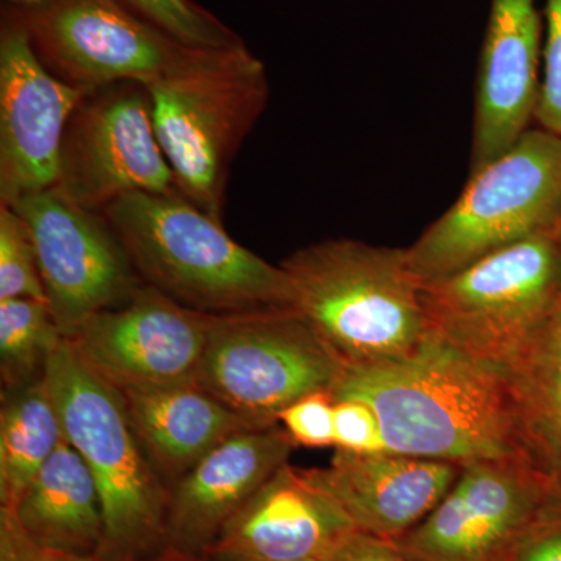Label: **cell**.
I'll list each match as a JSON object with an SVG mask.
<instances>
[{
    "mask_svg": "<svg viewBox=\"0 0 561 561\" xmlns=\"http://www.w3.org/2000/svg\"><path fill=\"white\" fill-rule=\"evenodd\" d=\"M331 397L367 402L378 415L387 453L457 465L524 461L545 470L504 370L435 335L401 359L345 368Z\"/></svg>",
    "mask_w": 561,
    "mask_h": 561,
    "instance_id": "cell-1",
    "label": "cell"
},
{
    "mask_svg": "<svg viewBox=\"0 0 561 561\" xmlns=\"http://www.w3.org/2000/svg\"><path fill=\"white\" fill-rule=\"evenodd\" d=\"M102 214L139 278L186 308L210 316L291 308L283 267L239 245L180 191L125 195Z\"/></svg>",
    "mask_w": 561,
    "mask_h": 561,
    "instance_id": "cell-2",
    "label": "cell"
},
{
    "mask_svg": "<svg viewBox=\"0 0 561 561\" xmlns=\"http://www.w3.org/2000/svg\"><path fill=\"white\" fill-rule=\"evenodd\" d=\"M279 265L289 276L291 308L345 368L401 359L431 335L405 249L330 239Z\"/></svg>",
    "mask_w": 561,
    "mask_h": 561,
    "instance_id": "cell-3",
    "label": "cell"
},
{
    "mask_svg": "<svg viewBox=\"0 0 561 561\" xmlns=\"http://www.w3.org/2000/svg\"><path fill=\"white\" fill-rule=\"evenodd\" d=\"M44 382L60 413L66 440L98 483L103 561H139L169 548V486L133 430L124 397L92 370L68 339L47 360Z\"/></svg>",
    "mask_w": 561,
    "mask_h": 561,
    "instance_id": "cell-4",
    "label": "cell"
},
{
    "mask_svg": "<svg viewBox=\"0 0 561 561\" xmlns=\"http://www.w3.org/2000/svg\"><path fill=\"white\" fill-rule=\"evenodd\" d=\"M146 88L176 187L221 221L232 161L271 98L264 62L247 46L202 49Z\"/></svg>",
    "mask_w": 561,
    "mask_h": 561,
    "instance_id": "cell-5",
    "label": "cell"
},
{
    "mask_svg": "<svg viewBox=\"0 0 561 561\" xmlns=\"http://www.w3.org/2000/svg\"><path fill=\"white\" fill-rule=\"evenodd\" d=\"M560 220L561 138L534 125L511 149L470 172L451 208L405 251L423 286L557 230Z\"/></svg>",
    "mask_w": 561,
    "mask_h": 561,
    "instance_id": "cell-6",
    "label": "cell"
},
{
    "mask_svg": "<svg viewBox=\"0 0 561 561\" xmlns=\"http://www.w3.org/2000/svg\"><path fill=\"white\" fill-rule=\"evenodd\" d=\"M561 301L556 230L541 232L421 286L432 335L504 370Z\"/></svg>",
    "mask_w": 561,
    "mask_h": 561,
    "instance_id": "cell-7",
    "label": "cell"
},
{
    "mask_svg": "<svg viewBox=\"0 0 561 561\" xmlns=\"http://www.w3.org/2000/svg\"><path fill=\"white\" fill-rule=\"evenodd\" d=\"M345 365L294 308L210 316L195 383L256 430L301 398L332 393Z\"/></svg>",
    "mask_w": 561,
    "mask_h": 561,
    "instance_id": "cell-8",
    "label": "cell"
},
{
    "mask_svg": "<svg viewBox=\"0 0 561 561\" xmlns=\"http://www.w3.org/2000/svg\"><path fill=\"white\" fill-rule=\"evenodd\" d=\"M7 10L27 28L43 65L84 90L128 81L147 87L202 50L144 20L122 0H49L35 9Z\"/></svg>",
    "mask_w": 561,
    "mask_h": 561,
    "instance_id": "cell-9",
    "label": "cell"
},
{
    "mask_svg": "<svg viewBox=\"0 0 561 561\" xmlns=\"http://www.w3.org/2000/svg\"><path fill=\"white\" fill-rule=\"evenodd\" d=\"M57 186L95 213L125 195L180 191L144 84H110L84 95L62 136Z\"/></svg>",
    "mask_w": 561,
    "mask_h": 561,
    "instance_id": "cell-10",
    "label": "cell"
},
{
    "mask_svg": "<svg viewBox=\"0 0 561 561\" xmlns=\"http://www.w3.org/2000/svg\"><path fill=\"white\" fill-rule=\"evenodd\" d=\"M10 206L31 230L47 305L66 339L142 286L103 214L73 202L60 187L33 192Z\"/></svg>",
    "mask_w": 561,
    "mask_h": 561,
    "instance_id": "cell-11",
    "label": "cell"
},
{
    "mask_svg": "<svg viewBox=\"0 0 561 561\" xmlns=\"http://www.w3.org/2000/svg\"><path fill=\"white\" fill-rule=\"evenodd\" d=\"M556 489L537 465H461L448 493L397 542L420 561H511Z\"/></svg>",
    "mask_w": 561,
    "mask_h": 561,
    "instance_id": "cell-12",
    "label": "cell"
},
{
    "mask_svg": "<svg viewBox=\"0 0 561 561\" xmlns=\"http://www.w3.org/2000/svg\"><path fill=\"white\" fill-rule=\"evenodd\" d=\"M92 90L50 72L13 11L0 25V205L57 186L62 136Z\"/></svg>",
    "mask_w": 561,
    "mask_h": 561,
    "instance_id": "cell-13",
    "label": "cell"
},
{
    "mask_svg": "<svg viewBox=\"0 0 561 561\" xmlns=\"http://www.w3.org/2000/svg\"><path fill=\"white\" fill-rule=\"evenodd\" d=\"M210 313L194 311L150 286L91 317L68 341L117 390L194 382Z\"/></svg>",
    "mask_w": 561,
    "mask_h": 561,
    "instance_id": "cell-14",
    "label": "cell"
},
{
    "mask_svg": "<svg viewBox=\"0 0 561 561\" xmlns=\"http://www.w3.org/2000/svg\"><path fill=\"white\" fill-rule=\"evenodd\" d=\"M542 39L537 0H491L476 81L470 172L511 149L534 124Z\"/></svg>",
    "mask_w": 561,
    "mask_h": 561,
    "instance_id": "cell-15",
    "label": "cell"
},
{
    "mask_svg": "<svg viewBox=\"0 0 561 561\" xmlns=\"http://www.w3.org/2000/svg\"><path fill=\"white\" fill-rule=\"evenodd\" d=\"M357 530L306 470L286 463L232 516L205 557L324 561Z\"/></svg>",
    "mask_w": 561,
    "mask_h": 561,
    "instance_id": "cell-16",
    "label": "cell"
},
{
    "mask_svg": "<svg viewBox=\"0 0 561 561\" xmlns=\"http://www.w3.org/2000/svg\"><path fill=\"white\" fill-rule=\"evenodd\" d=\"M297 448L283 427L231 435L169 490L171 548L205 557L232 516L289 463Z\"/></svg>",
    "mask_w": 561,
    "mask_h": 561,
    "instance_id": "cell-17",
    "label": "cell"
},
{
    "mask_svg": "<svg viewBox=\"0 0 561 561\" xmlns=\"http://www.w3.org/2000/svg\"><path fill=\"white\" fill-rule=\"evenodd\" d=\"M460 470L453 461L335 449L330 467L306 472L341 504L357 529L398 541L430 515Z\"/></svg>",
    "mask_w": 561,
    "mask_h": 561,
    "instance_id": "cell-18",
    "label": "cell"
},
{
    "mask_svg": "<svg viewBox=\"0 0 561 561\" xmlns=\"http://www.w3.org/2000/svg\"><path fill=\"white\" fill-rule=\"evenodd\" d=\"M121 393L133 430L169 490L221 442L256 430L195 382Z\"/></svg>",
    "mask_w": 561,
    "mask_h": 561,
    "instance_id": "cell-19",
    "label": "cell"
},
{
    "mask_svg": "<svg viewBox=\"0 0 561 561\" xmlns=\"http://www.w3.org/2000/svg\"><path fill=\"white\" fill-rule=\"evenodd\" d=\"M9 512L39 545L81 556L101 551V493L87 461L66 438Z\"/></svg>",
    "mask_w": 561,
    "mask_h": 561,
    "instance_id": "cell-20",
    "label": "cell"
},
{
    "mask_svg": "<svg viewBox=\"0 0 561 561\" xmlns=\"http://www.w3.org/2000/svg\"><path fill=\"white\" fill-rule=\"evenodd\" d=\"M535 456L556 479L561 449V301L504 368Z\"/></svg>",
    "mask_w": 561,
    "mask_h": 561,
    "instance_id": "cell-21",
    "label": "cell"
},
{
    "mask_svg": "<svg viewBox=\"0 0 561 561\" xmlns=\"http://www.w3.org/2000/svg\"><path fill=\"white\" fill-rule=\"evenodd\" d=\"M65 438L60 413L44 378L2 390L0 508L16 507Z\"/></svg>",
    "mask_w": 561,
    "mask_h": 561,
    "instance_id": "cell-22",
    "label": "cell"
},
{
    "mask_svg": "<svg viewBox=\"0 0 561 561\" xmlns=\"http://www.w3.org/2000/svg\"><path fill=\"white\" fill-rule=\"evenodd\" d=\"M66 339L49 305L35 298L0 301V371L3 389L25 386L44 376L47 360Z\"/></svg>",
    "mask_w": 561,
    "mask_h": 561,
    "instance_id": "cell-23",
    "label": "cell"
},
{
    "mask_svg": "<svg viewBox=\"0 0 561 561\" xmlns=\"http://www.w3.org/2000/svg\"><path fill=\"white\" fill-rule=\"evenodd\" d=\"M125 5L173 38L197 49H234L245 46L219 18L195 0H122Z\"/></svg>",
    "mask_w": 561,
    "mask_h": 561,
    "instance_id": "cell-24",
    "label": "cell"
},
{
    "mask_svg": "<svg viewBox=\"0 0 561 561\" xmlns=\"http://www.w3.org/2000/svg\"><path fill=\"white\" fill-rule=\"evenodd\" d=\"M46 300L31 230L11 206L0 205V301Z\"/></svg>",
    "mask_w": 561,
    "mask_h": 561,
    "instance_id": "cell-25",
    "label": "cell"
},
{
    "mask_svg": "<svg viewBox=\"0 0 561 561\" xmlns=\"http://www.w3.org/2000/svg\"><path fill=\"white\" fill-rule=\"evenodd\" d=\"M534 124L561 138V0H546L541 87Z\"/></svg>",
    "mask_w": 561,
    "mask_h": 561,
    "instance_id": "cell-26",
    "label": "cell"
},
{
    "mask_svg": "<svg viewBox=\"0 0 561 561\" xmlns=\"http://www.w3.org/2000/svg\"><path fill=\"white\" fill-rule=\"evenodd\" d=\"M278 423L297 446L334 448V400L328 391L294 402L279 413Z\"/></svg>",
    "mask_w": 561,
    "mask_h": 561,
    "instance_id": "cell-27",
    "label": "cell"
},
{
    "mask_svg": "<svg viewBox=\"0 0 561 561\" xmlns=\"http://www.w3.org/2000/svg\"><path fill=\"white\" fill-rule=\"evenodd\" d=\"M334 449L359 454L386 453L381 424L367 402L334 401Z\"/></svg>",
    "mask_w": 561,
    "mask_h": 561,
    "instance_id": "cell-28",
    "label": "cell"
},
{
    "mask_svg": "<svg viewBox=\"0 0 561 561\" xmlns=\"http://www.w3.org/2000/svg\"><path fill=\"white\" fill-rule=\"evenodd\" d=\"M511 561H561V491L556 489Z\"/></svg>",
    "mask_w": 561,
    "mask_h": 561,
    "instance_id": "cell-29",
    "label": "cell"
},
{
    "mask_svg": "<svg viewBox=\"0 0 561 561\" xmlns=\"http://www.w3.org/2000/svg\"><path fill=\"white\" fill-rule=\"evenodd\" d=\"M0 561H103L99 556L60 551L32 540L13 513L0 508Z\"/></svg>",
    "mask_w": 561,
    "mask_h": 561,
    "instance_id": "cell-30",
    "label": "cell"
},
{
    "mask_svg": "<svg viewBox=\"0 0 561 561\" xmlns=\"http://www.w3.org/2000/svg\"><path fill=\"white\" fill-rule=\"evenodd\" d=\"M324 561H420L409 556L397 541L354 531L350 538Z\"/></svg>",
    "mask_w": 561,
    "mask_h": 561,
    "instance_id": "cell-31",
    "label": "cell"
},
{
    "mask_svg": "<svg viewBox=\"0 0 561 561\" xmlns=\"http://www.w3.org/2000/svg\"><path fill=\"white\" fill-rule=\"evenodd\" d=\"M139 561H203V557L194 556V553L180 551V549L169 546L164 551L154 553Z\"/></svg>",
    "mask_w": 561,
    "mask_h": 561,
    "instance_id": "cell-32",
    "label": "cell"
},
{
    "mask_svg": "<svg viewBox=\"0 0 561 561\" xmlns=\"http://www.w3.org/2000/svg\"><path fill=\"white\" fill-rule=\"evenodd\" d=\"M3 2L7 3V7H3V9L28 10L43 5V3L49 2V0H3Z\"/></svg>",
    "mask_w": 561,
    "mask_h": 561,
    "instance_id": "cell-33",
    "label": "cell"
},
{
    "mask_svg": "<svg viewBox=\"0 0 561 561\" xmlns=\"http://www.w3.org/2000/svg\"><path fill=\"white\" fill-rule=\"evenodd\" d=\"M203 561H268L253 559H234V557H203ZM311 561V560H309Z\"/></svg>",
    "mask_w": 561,
    "mask_h": 561,
    "instance_id": "cell-34",
    "label": "cell"
},
{
    "mask_svg": "<svg viewBox=\"0 0 561 561\" xmlns=\"http://www.w3.org/2000/svg\"><path fill=\"white\" fill-rule=\"evenodd\" d=\"M556 483H557V489H559L561 491V449H560L559 461H557V468H556Z\"/></svg>",
    "mask_w": 561,
    "mask_h": 561,
    "instance_id": "cell-35",
    "label": "cell"
},
{
    "mask_svg": "<svg viewBox=\"0 0 561 561\" xmlns=\"http://www.w3.org/2000/svg\"><path fill=\"white\" fill-rule=\"evenodd\" d=\"M556 238H557V243H559L560 257H561V220H560L559 227H557V230H556Z\"/></svg>",
    "mask_w": 561,
    "mask_h": 561,
    "instance_id": "cell-36",
    "label": "cell"
}]
</instances>
